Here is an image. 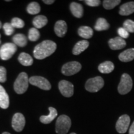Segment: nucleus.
Instances as JSON below:
<instances>
[{"mask_svg": "<svg viewBox=\"0 0 134 134\" xmlns=\"http://www.w3.org/2000/svg\"><path fill=\"white\" fill-rule=\"evenodd\" d=\"M57 49V44L52 41H44L37 45L34 50V56L36 59H44L53 54Z\"/></svg>", "mask_w": 134, "mask_h": 134, "instance_id": "obj_1", "label": "nucleus"}, {"mask_svg": "<svg viewBox=\"0 0 134 134\" xmlns=\"http://www.w3.org/2000/svg\"><path fill=\"white\" fill-rule=\"evenodd\" d=\"M29 86V78L25 72L20 73L14 84V91L17 94H21L24 93Z\"/></svg>", "mask_w": 134, "mask_h": 134, "instance_id": "obj_2", "label": "nucleus"}, {"mask_svg": "<svg viewBox=\"0 0 134 134\" xmlns=\"http://www.w3.org/2000/svg\"><path fill=\"white\" fill-rule=\"evenodd\" d=\"M71 125L70 118L66 115H62L58 117L55 124V131L57 134H66Z\"/></svg>", "mask_w": 134, "mask_h": 134, "instance_id": "obj_3", "label": "nucleus"}, {"mask_svg": "<svg viewBox=\"0 0 134 134\" xmlns=\"http://www.w3.org/2000/svg\"><path fill=\"white\" fill-rule=\"evenodd\" d=\"M104 81L100 76H96L87 80L85 84V88L87 91L91 93H96L103 88Z\"/></svg>", "mask_w": 134, "mask_h": 134, "instance_id": "obj_4", "label": "nucleus"}, {"mask_svg": "<svg viewBox=\"0 0 134 134\" xmlns=\"http://www.w3.org/2000/svg\"><path fill=\"white\" fill-rule=\"evenodd\" d=\"M133 82L129 75L127 73H124L122 75L121 79L118 86V91L120 94L124 95L131 91Z\"/></svg>", "mask_w": 134, "mask_h": 134, "instance_id": "obj_5", "label": "nucleus"}, {"mask_svg": "<svg viewBox=\"0 0 134 134\" xmlns=\"http://www.w3.org/2000/svg\"><path fill=\"white\" fill-rule=\"evenodd\" d=\"M17 47L13 43H6L0 48V57L3 60H8L16 53Z\"/></svg>", "mask_w": 134, "mask_h": 134, "instance_id": "obj_6", "label": "nucleus"}, {"mask_svg": "<svg viewBox=\"0 0 134 134\" xmlns=\"http://www.w3.org/2000/svg\"><path fill=\"white\" fill-rule=\"evenodd\" d=\"M81 69V65L78 62H70L63 65L62 73L66 76H71L78 73Z\"/></svg>", "mask_w": 134, "mask_h": 134, "instance_id": "obj_7", "label": "nucleus"}, {"mask_svg": "<svg viewBox=\"0 0 134 134\" xmlns=\"http://www.w3.org/2000/svg\"><path fill=\"white\" fill-rule=\"evenodd\" d=\"M29 82L34 86L43 90H50L52 88L50 82L42 76H32L29 79Z\"/></svg>", "mask_w": 134, "mask_h": 134, "instance_id": "obj_8", "label": "nucleus"}, {"mask_svg": "<svg viewBox=\"0 0 134 134\" xmlns=\"http://www.w3.org/2000/svg\"><path fill=\"white\" fill-rule=\"evenodd\" d=\"M58 88L60 93L63 96L66 98H70L73 96L74 93V86L71 83L66 81L62 80L58 83Z\"/></svg>", "mask_w": 134, "mask_h": 134, "instance_id": "obj_9", "label": "nucleus"}, {"mask_svg": "<svg viewBox=\"0 0 134 134\" xmlns=\"http://www.w3.org/2000/svg\"><path fill=\"white\" fill-rule=\"evenodd\" d=\"M130 122V119L128 115L124 114L121 115L117 120L115 125L117 132L119 133H125L128 130Z\"/></svg>", "mask_w": 134, "mask_h": 134, "instance_id": "obj_10", "label": "nucleus"}, {"mask_svg": "<svg viewBox=\"0 0 134 134\" xmlns=\"http://www.w3.org/2000/svg\"><path fill=\"white\" fill-rule=\"evenodd\" d=\"M26 124V119L24 115L21 113H16L13 115L12 127L15 131L20 132L24 129Z\"/></svg>", "mask_w": 134, "mask_h": 134, "instance_id": "obj_11", "label": "nucleus"}, {"mask_svg": "<svg viewBox=\"0 0 134 134\" xmlns=\"http://www.w3.org/2000/svg\"><path fill=\"white\" fill-rule=\"evenodd\" d=\"M109 46L112 50H120L126 46V42L124 38L117 37L109 41Z\"/></svg>", "mask_w": 134, "mask_h": 134, "instance_id": "obj_12", "label": "nucleus"}, {"mask_svg": "<svg viewBox=\"0 0 134 134\" xmlns=\"http://www.w3.org/2000/svg\"><path fill=\"white\" fill-rule=\"evenodd\" d=\"M54 31L58 37H64L67 32V24L66 22L62 21V20L58 21L55 23Z\"/></svg>", "mask_w": 134, "mask_h": 134, "instance_id": "obj_13", "label": "nucleus"}, {"mask_svg": "<svg viewBox=\"0 0 134 134\" xmlns=\"http://www.w3.org/2000/svg\"><path fill=\"white\" fill-rule=\"evenodd\" d=\"M48 110H49V114L48 115H42L40 117L41 122L44 124H48L51 123L58 115L57 110L54 108L49 107Z\"/></svg>", "mask_w": 134, "mask_h": 134, "instance_id": "obj_14", "label": "nucleus"}, {"mask_svg": "<svg viewBox=\"0 0 134 134\" xmlns=\"http://www.w3.org/2000/svg\"><path fill=\"white\" fill-rule=\"evenodd\" d=\"M9 105V99L4 88L0 85V108L4 109H7Z\"/></svg>", "mask_w": 134, "mask_h": 134, "instance_id": "obj_15", "label": "nucleus"}, {"mask_svg": "<svg viewBox=\"0 0 134 134\" xmlns=\"http://www.w3.org/2000/svg\"><path fill=\"white\" fill-rule=\"evenodd\" d=\"M134 13V1L128 2L122 4L120 7L119 14L122 16H129Z\"/></svg>", "mask_w": 134, "mask_h": 134, "instance_id": "obj_16", "label": "nucleus"}, {"mask_svg": "<svg viewBox=\"0 0 134 134\" xmlns=\"http://www.w3.org/2000/svg\"><path fill=\"white\" fill-rule=\"evenodd\" d=\"M70 11L75 17L81 18L83 15V7L80 3L73 2L70 4Z\"/></svg>", "mask_w": 134, "mask_h": 134, "instance_id": "obj_17", "label": "nucleus"}, {"mask_svg": "<svg viewBox=\"0 0 134 134\" xmlns=\"http://www.w3.org/2000/svg\"><path fill=\"white\" fill-rule=\"evenodd\" d=\"M89 45H90L89 42L85 40L79 41L76 43L73 48V54L75 55H80L88 47Z\"/></svg>", "mask_w": 134, "mask_h": 134, "instance_id": "obj_18", "label": "nucleus"}, {"mask_svg": "<svg viewBox=\"0 0 134 134\" xmlns=\"http://www.w3.org/2000/svg\"><path fill=\"white\" fill-rule=\"evenodd\" d=\"M119 59L122 62H129L134 59V48H129L119 55Z\"/></svg>", "mask_w": 134, "mask_h": 134, "instance_id": "obj_19", "label": "nucleus"}, {"mask_svg": "<svg viewBox=\"0 0 134 134\" xmlns=\"http://www.w3.org/2000/svg\"><path fill=\"white\" fill-rule=\"evenodd\" d=\"M98 70L101 73H110L114 70V65L110 61L104 62L99 65Z\"/></svg>", "mask_w": 134, "mask_h": 134, "instance_id": "obj_20", "label": "nucleus"}, {"mask_svg": "<svg viewBox=\"0 0 134 134\" xmlns=\"http://www.w3.org/2000/svg\"><path fill=\"white\" fill-rule=\"evenodd\" d=\"M47 23V18L43 15H39L35 17L33 19V25L36 29H41L46 26Z\"/></svg>", "mask_w": 134, "mask_h": 134, "instance_id": "obj_21", "label": "nucleus"}, {"mask_svg": "<svg viewBox=\"0 0 134 134\" xmlns=\"http://www.w3.org/2000/svg\"><path fill=\"white\" fill-rule=\"evenodd\" d=\"M18 60L22 65L26 66H29L33 64V58L28 53L25 52L21 53L19 55Z\"/></svg>", "mask_w": 134, "mask_h": 134, "instance_id": "obj_22", "label": "nucleus"}, {"mask_svg": "<svg viewBox=\"0 0 134 134\" xmlns=\"http://www.w3.org/2000/svg\"><path fill=\"white\" fill-rule=\"evenodd\" d=\"M13 42L16 46H18L20 47H24L27 43V38L22 34H16L13 38Z\"/></svg>", "mask_w": 134, "mask_h": 134, "instance_id": "obj_23", "label": "nucleus"}, {"mask_svg": "<svg viewBox=\"0 0 134 134\" xmlns=\"http://www.w3.org/2000/svg\"><path fill=\"white\" fill-rule=\"evenodd\" d=\"M78 33L80 37L88 39L93 36V30L88 26H81L78 29Z\"/></svg>", "mask_w": 134, "mask_h": 134, "instance_id": "obj_24", "label": "nucleus"}, {"mask_svg": "<svg viewBox=\"0 0 134 134\" xmlns=\"http://www.w3.org/2000/svg\"><path fill=\"white\" fill-rule=\"evenodd\" d=\"M109 28V24L104 18H99L97 20L94 29L97 31H102L108 30Z\"/></svg>", "mask_w": 134, "mask_h": 134, "instance_id": "obj_25", "label": "nucleus"}, {"mask_svg": "<svg viewBox=\"0 0 134 134\" xmlns=\"http://www.w3.org/2000/svg\"><path fill=\"white\" fill-rule=\"evenodd\" d=\"M27 11L30 14H37L41 11V7L38 3L32 2L27 6Z\"/></svg>", "mask_w": 134, "mask_h": 134, "instance_id": "obj_26", "label": "nucleus"}, {"mask_svg": "<svg viewBox=\"0 0 134 134\" xmlns=\"http://www.w3.org/2000/svg\"><path fill=\"white\" fill-rule=\"evenodd\" d=\"M40 37V32L37 29L33 27L31 28L29 31V34H28V38L29 41L32 42H36L38 41Z\"/></svg>", "mask_w": 134, "mask_h": 134, "instance_id": "obj_27", "label": "nucleus"}, {"mask_svg": "<svg viewBox=\"0 0 134 134\" xmlns=\"http://www.w3.org/2000/svg\"><path fill=\"white\" fill-rule=\"evenodd\" d=\"M120 0H105L103 1V7L105 9H112L119 4Z\"/></svg>", "mask_w": 134, "mask_h": 134, "instance_id": "obj_28", "label": "nucleus"}, {"mask_svg": "<svg viewBox=\"0 0 134 134\" xmlns=\"http://www.w3.org/2000/svg\"><path fill=\"white\" fill-rule=\"evenodd\" d=\"M124 28L129 32H134V21L130 19H127L124 23Z\"/></svg>", "mask_w": 134, "mask_h": 134, "instance_id": "obj_29", "label": "nucleus"}, {"mask_svg": "<svg viewBox=\"0 0 134 134\" xmlns=\"http://www.w3.org/2000/svg\"><path fill=\"white\" fill-rule=\"evenodd\" d=\"M11 24L13 26V27L16 28H23L24 26V22L23 20L19 19L18 18H14L11 20Z\"/></svg>", "mask_w": 134, "mask_h": 134, "instance_id": "obj_30", "label": "nucleus"}, {"mask_svg": "<svg viewBox=\"0 0 134 134\" xmlns=\"http://www.w3.org/2000/svg\"><path fill=\"white\" fill-rule=\"evenodd\" d=\"M3 29L6 36H11L14 32V28L11 23H5L3 26Z\"/></svg>", "mask_w": 134, "mask_h": 134, "instance_id": "obj_31", "label": "nucleus"}, {"mask_svg": "<svg viewBox=\"0 0 134 134\" xmlns=\"http://www.w3.org/2000/svg\"><path fill=\"white\" fill-rule=\"evenodd\" d=\"M117 32H118V34L119 35L120 37L124 38V39L128 38L129 36V32L124 27L119 28L118 30H117Z\"/></svg>", "mask_w": 134, "mask_h": 134, "instance_id": "obj_32", "label": "nucleus"}, {"mask_svg": "<svg viewBox=\"0 0 134 134\" xmlns=\"http://www.w3.org/2000/svg\"><path fill=\"white\" fill-rule=\"evenodd\" d=\"M6 81V70L4 67L0 66V82L4 83Z\"/></svg>", "mask_w": 134, "mask_h": 134, "instance_id": "obj_33", "label": "nucleus"}, {"mask_svg": "<svg viewBox=\"0 0 134 134\" xmlns=\"http://www.w3.org/2000/svg\"><path fill=\"white\" fill-rule=\"evenodd\" d=\"M87 5L91 7H96L99 6L100 1V0H86L85 1Z\"/></svg>", "mask_w": 134, "mask_h": 134, "instance_id": "obj_34", "label": "nucleus"}, {"mask_svg": "<svg viewBox=\"0 0 134 134\" xmlns=\"http://www.w3.org/2000/svg\"><path fill=\"white\" fill-rule=\"evenodd\" d=\"M129 134H134V122L132 124L129 129Z\"/></svg>", "mask_w": 134, "mask_h": 134, "instance_id": "obj_35", "label": "nucleus"}, {"mask_svg": "<svg viewBox=\"0 0 134 134\" xmlns=\"http://www.w3.org/2000/svg\"><path fill=\"white\" fill-rule=\"evenodd\" d=\"M43 2L47 4H52L54 3V1L53 0H48V1H47V0H43Z\"/></svg>", "mask_w": 134, "mask_h": 134, "instance_id": "obj_36", "label": "nucleus"}, {"mask_svg": "<svg viewBox=\"0 0 134 134\" xmlns=\"http://www.w3.org/2000/svg\"><path fill=\"white\" fill-rule=\"evenodd\" d=\"M2 134H11L10 133H9V132H3V133Z\"/></svg>", "mask_w": 134, "mask_h": 134, "instance_id": "obj_37", "label": "nucleus"}, {"mask_svg": "<svg viewBox=\"0 0 134 134\" xmlns=\"http://www.w3.org/2000/svg\"><path fill=\"white\" fill-rule=\"evenodd\" d=\"M1 26H2V24H1V22L0 21V29L1 28Z\"/></svg>", "mask_w": 134, "mask_h": 134, "instance_id": "obj_38", "label": "nucleus"}, {"mask_svg": "<svg viewBox=\"0 0 134 134\" xmlns=\"http://www.w3.org/2000/svg\"><path fill=\"white\" fill-rule=\"evenodd\" d=\"M70 134H76V133H70Z\"/></svg>", "mask_w": 134, "mask_h": 134, "instance_id": "obj_39", "label": "nucleus"}, {"mask_svg": "<svg viewBox=\"0 0 134 134\" xmlns=\"http://www.w3.org/2000/svg\"><path fill=\"white\" fill-rule=\"evenodd\" d=\"M0 38H1V35H0ZM0 43H1V40H0Z\"/></svg>", "mask_w": 134, "mask_h": 134, "instance_id": "obj_40", "label": "nucleus"}]
</instances>
